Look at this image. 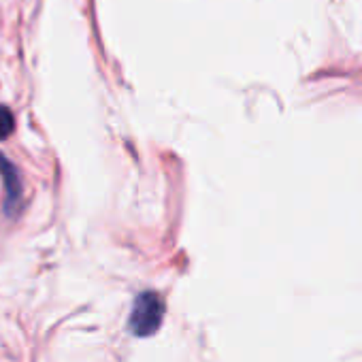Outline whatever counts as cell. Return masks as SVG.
<instances>
[{
	"mask_svg": "<svg viewBox=\"0 0 362 362\" xmlns=\"http://www.w3.org/2000/svg\"><path fill=\"white\" fill-rule=\"evenodd\" d=\"M164 317V300L158 292H143L136 296L130 313V330L136 337L153 334Z\"/></svg>",
	"mask_w": 362,
	"mask_h": 362,
	"instance_id": "cell-1",
	"label": "cell"
},
{
	"mask_svg": "<svg viewBox=\"0 0 362 362\" xmlns=\"http://www.w3.org/2000/svg\"><path fill=\"white\" fill-rule=\"evenodd\" d=\"M0 173H3L5 181V211L13 216L22 203V179L13 162H9L3 153H0Z\"/></svg>",
	"mask_w": 362,
	"mask_h": 362,
	"instance_id": "cell-2",
	"label": "cell"
},
{
	"mask_svg": "<svg viewBox=\"0 0 362 362\" xmlns=\"http://www.w3.org/2000/svg\"><path fill=\"white\" fill-rule=\"evenodd\" d=\"M16 130V117L11 113V109H7L5 105H0V141H5L7 136H11Z\"/></svg>",
	"mask_w": 362,
	"mask_h": 362,
	"instance_id": "cell-3",
	"label": "cell"
}]
</instances>
